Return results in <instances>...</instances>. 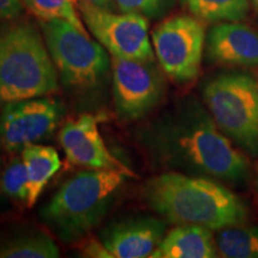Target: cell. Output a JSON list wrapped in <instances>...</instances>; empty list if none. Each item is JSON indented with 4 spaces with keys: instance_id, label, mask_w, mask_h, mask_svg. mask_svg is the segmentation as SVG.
I'll return each mask as SVG.
<instances>
[{
    "instance_id": "obj_10",
    "label": "cell",
    "mask_w": 258,
    "mask_h": 258,
    "mask_svg": "<svg viewBox=\"0 0 258 258\" xmlns=\"http://www.w3.org/2000/svg\"><path fill=\"white\" fill-rule=\"evenodd\" d=\"M112 97L122 121H134L150 114L164 95V80L153 62L111 57Z\"/></svg>"
},
{
    "instance_id": "obj_20",
    "label": "cell",
    "mask_w": 258,
    "mask_h": 258,
    "mask_svg": "<svg viewBox=\"0 0 258 258\" xmlns=\"http://www.w3.org/2000/svg\"><path fill=\"white\" fill-rule=\"evenodd\" d=\"M2 189L12 201L27 206L29 179L27 167L22 157L12 158L2 176Z\"/></svg>"
},
{
    "instance_id": "obj_25",
    "label": "cell",
    "mask_w": 258,
    "mask_h": 258,
    "mask_svg": "<svg viewBox=\"0 0 258 258\" xmlns=\"http://www.w3.org/2000/svg\"><path fill=\"white\" fill-rule=\"evenodd\" d=\"M249 2L252 3V4L254 5V8L258 10V0H249Z\"/></svg>"
},
{
    "instance_id": "obj_22",
    "label": "cell",
    "mask_w": 258,
    "mask_h": 258,
    "mask_svg": "<svg viewBox=\"0 0 258 258\" xmlns=\"http://www.w3.org/2000/svg\"><path fill=\"white\" fill-rule=\"evenodd\" d=\"M82 243L79 245L80 253L84 257H93V258H112L110 252L102 243L101 239H96L92 237L82 238Z\"/></svg>"
},
{
    "instance_id": "obj_6",
    "label": "cell",
    "mask_w": 258,
    "mask_h": 258,
    "mask_svg": "<svg viewBox=\"0 0 258 258\" xmlns=\"http://www.w3.org/2000/svg\"><path fill=\"white\" fill-rule=\"evenodd\" d=\"M208 111L219 129L258 154V80L246 73H225L203 89Z\"/></svg>"
},
{
    "instance_id": "obj_5",
    "label": "cell",
    "mask_w": 258,
    "mask_h": 258,
    "mask_svg": "<svg viewBox=\"0 0 258 258\" xmlns=\"http://www.w3.org/2000/svg\"><path fill=\"white\" fill-rule=\"evenodd\" d=\"M61 83L74 91H88L99 86L111 66L106 49L89 34L61 19L40 21Z\"/></svg>"
},
{
    "instance_id": "obj_23",
    "label": "cell",
    "mask_w": 258,
    "mask_h": 258,
    "mask_svg": "<svg viewBox=\"0 0 258 258\" xmlns=\"http://www.w3.org/2000/svg\"><path fill=\"white\" fill-rule=\"evenodd\" d=\"M23 0H0V22L17 18L23 11Z\"/></svg>"
},
{
    "instance_id": "obj_1",
    "label": "cell",
    "mask_w": 258,
    "mask_h": 258,
    "mask_svg": "<svg viewBox=\"0 0 258 258\" xmlns=\"http://www.w3.org/2000/svg\"><path fill=\"white\" fill-rule=\"evenodd\" d=\"M139 141L151 158L173 169L225 182H241L249 164L192 97L141 128Z\"/></svg>"
},
{
    "instance_id": "obj_8",
    "label": "cell",
    "mask_w": 258,
    "mask_h": 258,
    "mask_svg": "<svg viewBox=\"0 0 258 258\" xmlns=\"http://www.w3.org/2000/svg\"><path fill=\"white\" fill-rule=\"evenodd\" d=\"M84 24L112 56L154 62V50L148 36V18L138 14H115L78 0Z\"/></svg>"
},
{
    "instance_id": "obj_14",
    "label": "cell",
    "mask_w": 258,
    "mask_h": 258,
    "mask_svg": "<svg viewBox=\"0 0 258 258\" xmlns=\"http://www.w3.org/2000/svg\"><path fill=\"white\" fill-rule=\"evenodd\" d=\"M218 256L213 231L203 226L180 225L171 230L151 254L152 258H213Z\"/></svg>"
},
{
    "instance_id": "obj_9",
    "label": "cell",
    "mask_w": 258,
    "mask_h": 258,
    "mask_svg": "<svg viewBox=\"0 0 258 258\" xmlns=\"http://www.w3.org/2000/svg\"><path fill=\"white\" fill-rule=\"evenodd\" d=\"M63 115L62 104L49 96L4 105L0 115V143L6 152H22L29 145L46 140Z\"/></svg>"
},
{
    "instance_id": "obj_3",
    "label": "cell",
    "mask_w": 258,
    "mask_h": 258,
    "mask_svg": "<svg viewBox=\"0 0 258 258\" xmlns=\"http://www.w3.org/2000/svg\"><path fill=\"white\" fill-rule=\"evenodd\" d=\"M124 178L118 171H82L66 180L41 209V219L60 240L78 241L105 217Z\"/></svg>"
},
{
    "instance_id": "obj_4",
    "label": "cell",
    "mask_w": 258,
    "mask_h": 258,
    "mask_svg": "<svg viewBox=\"0 0 258 258\" xmlns=\"http://www.w3.org/2000/svg\"><path fill=\"white\" fill-rule=\"evenodd\" d=\"M44 42L28 22L0 29V106L59 90V74Z\"/></svg>"
},
{
    "instance_id": "obj_2",
    "label": "cell",
    "mask_w": 258,
    "mask_h": 258,
    "mask_svg": "<svg viewBox=\"0 0 258 258\" xmlns=\"http://www.w3.org/2000/svg\"><path fill=\"white\" fill-rule=\"evenodd\" d=\"M143 196L147 205L176 225H196L218 231L243 224L247 217L244 202L218 182L176 171L146 180Z\"/></svg>"
},
{
    "instance_id": "obj_17",
    "label": "cell",
    "mask_w": 258,
    "mask_h": 258,
    "mask_svg": "<svg viewBox=\"0 0 258 258\" xmlns=\"http://www.w3.org/2000/svg\"><path fill=\"white\" fill-rule=\"evenodd\" d=\"M218 253L226 258H258V227L231 225L218 230Z\"/></svg>"
},
{
    "instance_id": "obj_7",
    "label": "cell",
    "mask_w": 258,
    "mask_h": 258,
    "mask_svg": "<svg viewBox=\"0 0 258 258\" xmlns=\"http://www.w3.org/2000/svg\"><path fill=\"white\" fill-rule=\"evenodd\" d=\"M205 41V25L195 16L166 18L152 34L161 70L177 83H189L199 76Z\"/></svg>"
},
{
    "instance_id": "obj_12",
    "label": "cell",
    "mask_w": 258,
    "mask_h": 258,
    "mask_svg": "<svg viewBox=\"0 0 258 258\" xmlns=\"http://www.w3.org/2000/svg\"><path fill=\"white\" fill-rule=\"evenodd\" d=\"M165 222L151 217L129 218L102 231L99 239L112 258L151 257L163 239Z\"/></svg>"
},
{
    "instance_id": "obj_18",
    "label": "cell",
    "mask_w": 258,
    "mask_h": 258,
    "mask_svg": "<svg viewBox=\"0 0 258 258\" xmlns=\"http://www.w3.org/2000/svg\"><path fill=\"white\" fill-rule=\"evenodd\" d=\"M202 22H239L249 14V0H180Z\"/></svg>"
},
{
    "instance_id": "obj_21",
    "label": "cell",
    "mask_w": 258,
    "mask_h": 258,
    "mask_svg": "<svg viewBox=\"0 0 258 258\" xmlns=\"http://www.w3.org/2000/svg\"><path fill=\"white\" fill-rule=\"evenodd\" d=\"M115 4L122 12L158 19L165 16L175 6L176 0H115Z\"/></svg>"
},
{
    "instance_id": "obj_13",
    "label": "cell",
    "mask_w": 258,
    "mask_h": 258,
    "mask_svg": "<svg viewBox=\"0 0 258 258\" xmlns=\"http://www.w3.org/2000/svg\"><path fill=\"white\" fill-rule=\"evenodd\" d=\"M207 51L218 63L258 67V34L238 22L220 23L209 31Z\"/></svg>"
},
{
    "instance_id": "obj_16",
    "label": "cell",
    "mask_w": 258,
    "mask_h": 258,
    "mask_svg": "<svg viewBox=\"0 0 258 258\" xmlns=\"http://www.w3.org/2000/svg\"><path fill=\"white\" fill-rule=\"evenodd\" d=\"M60 251L49 234L24 228L0 238V258H56Z\"/></svg>"
},
{
    "instance_id": "obj_24",
    "label": "cell",
    "mask_w": 258,
    "mask_h": 258,
    "mask_svg": "<svg viewBox=\"0 0 258 258\" xmlns=\"http://www.w3.org/2000/svg\"><path fill=\"white\" fill-rule=\"evenodd\" d=\"M83 2L88 3V4H91L93 6H97L99 9L104 10H110V11H114L116 8L115 0H83Z\"/></svg>"
},
{
    "instance_id": "obj_11",
    "label": "cell",
    "mask_w": 258,
    "mask_h": 258,
    "mask_svg": "<svg viewBox=\"0 0 258 258\" xmlns=\"http://www.w3.org/2000/svg\"><path fill=\"white\" fill-rule=\"evenodd\" d=\"M102 116L82 114L67 121L59 133V143L71 165L90 170H112L127 178H137V173L112 154L99 132Z\"/></svg>"
},
{
    "instance_id": "obj_15",
    "label": "cell",
    "mask_w": 258,
    "mask_h": 258,
    "mask_svg": "<svg viewBox=\"0 0 258 258\" xmlns=\"http://www.w3.org/2000/svg\"><path fill=\"white\" fill-rule=\"evenodd\" d=\"M27 167L29 179V198L27 207L36 205L48 182L60 170L61 161L55 148L43 145H29L21 152Z\"/></svg>"
},
{
    "instance_id": "obj_19",
    "label": "cell",
    "mask_w": 258,
    "mask_h": 258,
    "mask_svg": "<svg viewBox=\"0 0 258 258\" xmlns=\"http://www.w3.org/2000/svg\"><path fill=\"white\" fill-rule=\"evenodd\" d=\"M23 5L38 21L61 19L86 32L79 16L78 0H23Z\"/></svg>"
}]
</instances>
